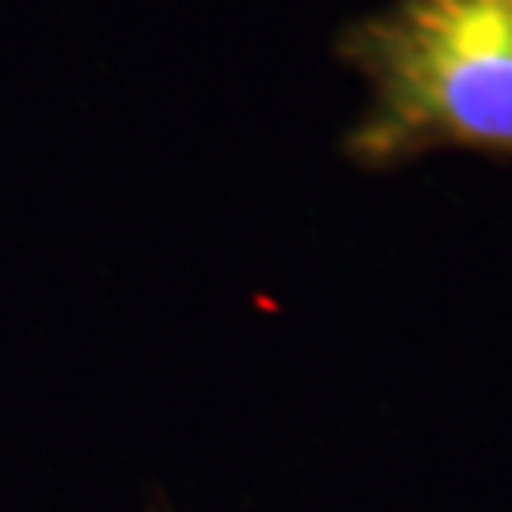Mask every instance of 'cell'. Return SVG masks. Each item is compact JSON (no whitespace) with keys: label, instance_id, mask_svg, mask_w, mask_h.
Returning <instances> with one entry per match:
<instances>
[{"label":"cell","instance_id":"1","mask_svg":"<svg viewBox=\"0 0 512 512\" xmlns=\"http://www.w3.org/2000/svg\"><path fill=\"white\" fill-rule=\"evenodd\" d=\"M338 57L372 88L346 137L357 167L433 152L512 160V0H391L349 23Z\"/></svg>","mask_w":512,"mask_h":512}]
</instances>
